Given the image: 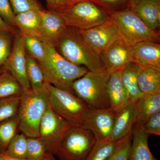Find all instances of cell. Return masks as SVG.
<instances>
[{"mask_svg": "<svg viewBox=\"0 0 160 160\" xmlns=\"http://www.w3.org/2000/svg\"><path fill=\"white\" fill-rule=\"evenodd\" d=\"M45 58L38 62L42 72L45 83L72 93V85L89 70L83 66L72 64L63 57L54 46L45 42Z\"/></svg>", "mask_w": 160, "mask_h": 160, "instance_id": "6da1fadb", "label": "cell"}, {"mask_svg": "<svg viewBox=\"0 0 160 160\" xmlns=\"http://www.w3.org/2000/svg\"><path fill=\"white\" fill-rule=\"evenodd\" d=\"M55 47L63 57L74 65L84 66L90 71L105 69L100 55L85 41L77 29L67 27Z\"/></svg>", "mask_w": 160, "mask_h": 160, "instance_id": "7a4b0ae2", "label": "cell"}, {"mask_svg": "<svg viewBox=\"0 0 160 160\" xmlns=\"http://www.w3.org/2000/svg\"><path fill=\"white\" fill-rule=\"evenodd\" d=\"M49 106V90L45 83L40 89L24 90L18 112L19 130L27 138L38 137L40 122Z\"/></svg>", "mask_w": 160, "mask_h": 160, "instance_id": "3957f363", "label": "cell"}, {"mask_svg": "<svg viewBox=\"0 0 160 160\" xmlns=\"http://www.w3.org/2000/svg\"><path fill=\"white\" fill-rule=\"evenodd\" d=\"M111 73L106 69L89 71L75 80L72 85L73 93L91 109L110 108L107 84Z\"/></svg>", "mask_w": 160, "mask_h": 160, "instance_id": "277c9868", "label": "cell"}, {"mask_svg": "<svg viewBox=\"0 0 160 160\" xmlns=\"http://www.w3.org/2000/svg\"><path fill=\"white\" fill-rule=\"evenodd\" d=\"M107 12L116 26L120 38L127 45L132 46L147 41L158 42V33L149 29L129 7Z\"/></svg>", "mask_w": 160, "mask_h": 160, "instance_id": "5b68a950", "label": "cell"}, {"mask_svg": "<svg viewBox=\"0 0 160 160\" xmlns=\"http://www.w3.org/2000/svg\"><path fill=\"white\" fill-rule=\"evenodd\" d=\"M96 142L92 132L83 125L70 126L53 155L61 160H85Z\"/></svg>", "mask_w": 160, "mask_h": 160, "instance_id": "8992f818", "label": "cell"}, {"mask_svg": "<svg viewBox=\"0 0 160 160\" xmlns=\"http://www.w3.org/2000/svg\"><path fill=\"white\" fill-rule=\"evenodd\" d=\"M58 11L67 27L78 29H90L109 20L107 11L91 1L80 2Z\"/></svg>", "mask_w": 160, "mask_h": 160, "instance_id": "52a82bcc", "label": "cell"}, {"mask_svg": "<svg viewBox=\"0 0 160 160\" xmlns=\"http://www.w3.org/2000/svg\"><path fill=\"white\" fill-rule=\"evenodd\" d=\"M49 90V105L71 126L83 125L89 107L74 94L45 83Z\"/></svg>", "mask_w": 160, "mask_h": 160, "instance_id": "ba28073f", "label": "cell"}, {"mask_svg": "<svg viewBox=\"0 0 160 160\" xmlns=\"http://www.w3.org/2000/svg\"><path fill=\"white\" fill-rule=\"evenodd\" d=\"M70 126L66 120L55 112L49 105L41 120L38 137L46 145L48 153L53 155L57 147Z\"/></svg>", "mask_w": 160, "mask_h": 160, "instance_id": "9c48e42d", "label": "cell"}, {"mask_svg": "<svg viewBox=\"0 0 160 160\" xmlns=\"http://www.w3.org/2000/svg\"><path fill=\"white\" fill-rule=\"evenodd\" d=\"M11 53L2 67L9 72L22 86L23 90L31 88L26 74V50L25 37L19 31L15 35Z\"/></svg>", "mask_w": 160, "mask_h": 160, "instance_id": "30bf717a", "label": "cell"}, {"mask_svg": "<svg viewBox=\"0 0 160 160\" xmlns=\"http://www.w3.org/2000/svg\"><path fill=\"white\" fill-rule=\"evenodd\" d=\"M116 114V112L110 107L101 109L89 108L82 125L92 132L96 141L109 139Z\"/></svg>", "mask_w": 160, "mask_h": 160, "instance_id": "8fae6325", "label": "cell"}, {"mask_svg": "<svg viewBox=\"0 0 160 160\" xmlns=\"http://www.w3.org/2000/svg\"><path fill=\"white\" fill-rule=\"evenodd\" d=\"M87 43L100 55L120 38L116 26L110 20L102 25L87 29H78Z\"/></svg>", "mask_w": 160, "mask_h": 160, "instance_id": "7c38bea8", "label": "cell"}, {"mask_svg": "<svg viewBox=\"0 0 160 160\" xmlns=\"http://www.w3.org/2000/svg\"><path fill=\"white\" fill-rule=\"evenodd\" d=\"M105 69L109 73L122 70L130 63H134L131 46L119 39L100 54Z\"/></svg>", "mask_w": 160, "mask_h": 160, "instance_id": "4fadbf2b", "label": "cell"}, {"mask_svg": "<svg viewBox=\"0 0 160 160\" xmlns=\"http://www.w3.org/2000/svg\"><path fill=\"white\" fill-rule=\"evenodd\" d=\"M41 34L43 42L55 46L64 34L67 26L58 10L43 9L41 10Z\"/></svg>", "mask_w": 160, "mask_h": 160, "instance_id": "5bb4252c", "label": "cell"}, {"mask_svg": "<svg viewBox=\"0 0 160 160\" xmlns=\"http://www.w3.org/2000/svg\"><path fill=\"white\" fill-rule=\"evenodd\" d=\"M134 63L142 67L160 69V45L143 41L131 46Z\"/></svg>", "mask_w": 160, "mask_h": 160, "instance_id": "9a60e30c", "label": "cell"}, {"mask_svg": "<svg viewBox=\"0 0 160 160\" xmlns=\"http://www.w3.org/2000/svg\"><path fill=\"white\" fill-rule=\"evenodd\" d=\"M135 123L134 106L133 103L130 102L116 112L109 140L112 142H117L126 136L132 131Z\"/></svg>", "mask_w": 160, "mask_h": 160, "instance_id": "2e32d148", "label": "cell"}, {"mask_svg": "<svg viewBox=\"0 0 160 160\" xmlns=\"http://www.w3.org/2000/svg\"><path fill=\"white\" fill-rule=\"evenodd\" d=\"M122 70L112 72L107 84L110 107L117 112L130 102L127 90L121 78Z\"/></svg>", "mask_w": 160, "mask_h": 160, "instance_id": "e0dca14e", "label": "cell"}, {"mask_svg": "<svg viewBox=\"0 0 160 160\" xmlns=\"http://www.w3.org/2000/svg\"><path fill=\"white\" fill-rule=\"evenodd\" d=\"M143 123L137 122L132 130V141L129 160H158L149 148L148 138Z\"/></svg>", "mask_w": 160, "mask_h": 160, "instance_id": "ac0fdd59", "label": "cell"}, {"mask_svg": "<svg viewBox=\"0 0 160 160\" xmlns=\"http://www.w3.org/2000/svg\"><path fill=\"white\" fill-rule=\"evenodd\" d=\"M40 11L41 10L32 9L16 14L15 25L24 36L37 38L42 41Z\"/></svg>", "mask_w": 160, "mask_h": 160, "instance_id": "d6986e66", "label": "cell"}, {"mask_svg": "<svg viewBox=\"0 0 160 160\" xmlns=\"http://www.w3.org/2000/svg\"><path fill=\"white\" fill-rule=\"evenodd\" d=\"M129 8L149 29L155 31L160 24V3L143 1Z\"/></svg>", "mask_w": 160, "mask_h": 160, "instance_id": "ffe728a7", "label": "cell"}, {"mask_svg": "<svg viewBox=\"0 0 160 160\" xmlns=\"http://www.w3.org/2000/svg\"><path fill=\"white\" fill-rule=\"evenodd\" d=\"M132 103L135 112L136 123L144 124L152 115L160 112V92L144 94Z\"/></svg>", "mask_w": 160, "mask_h": 160, "instance_id": "44dd1931", "label": "cell"}, {"mask_svg": "<svg viewBox=\"0 0 160 160\" xmlns=\"http://www.w3.org/2000/svg\"><path fill=\"white\" fill-rule=\"evenodd\" d=\"M138 81L140 90L144 94L160 92V69L138 66Z\"/></svg>", "mask_w": 160, "mask_h": 160, "instance_id": "7402d4cb", "label": "cell"}, {"mask_svg": "<svg viewBox=\"0 0 160 160\" xmlns=\"http://www.w3.org/2000/svg\"><path fill=\"white\" fill-rule=\"evenodd\" d=\"M138 65L130 63L125 66L121 72V78L128 92L130 102L133 103L144 93L140 90L138 81Z\"/></svg>", "mask_w": 160, "mask_h": 160, "instance_id": "603a6c76", "label": "cell"}, {"mask_svg": "<svg viewBox=\"0 0 160 160\" xmlns=\"http://www.w3.org/2000/svg\"><path fill=\"white\" fill-rule=\"evenodd\" d=\"M19 130L18 116L0 123V154L4 153Z\"/></svg>", "mask_w": 160, "mask_h": 160, "instance_id": "cb8c5ba5", "label": "cell"}, {"mask_svg": "<svg viewBox=\"0 0 160 160\" xmlns=\"http://www.w3.org/2000/svg\"><path fill=\"white\" fill-rule=\"evenodd\" d=\"M26 74L31 89H37L45 85L42 72L37 60L29 53L26 54Z\"/></svg>", "mask_w": 160, "mask_h": 160, "instance_id": "d4e9b609", "label": "cell"}, {"mask_svg": "<svg viewBox=\"0 0 160 160\" xmlns=\"http://www.w3.org/2000/svg\"><path fill=\"white\" fill-rule=\"evenodd\" d=\"M24 91L22 86L8 71L0 73V98L20 95Z\"/></svg>", "mask_w": 160, "mask_h": 160, "instance_id": "484cf974", "label": "cell"}, {"mask_svg": "<svg viewBox=\"0 0 160 160\" xmlns=\"http://www.w3.org/2000/svg\"><path fill=\"white\" fill-rule=\"evenodd\" d=\"M117 142L109 139L98 140L85 160H106L109 157Z\"/></svg>", "mask_w": 160, "mask_h": 160, "instance_id": "4316f807", "label": "cell"}, {"mask_svg": "<svg viewBox=\"0 0 160 160\" xmlns=\"http://www.w3.org/2000/svg\"><path fill=\"white\" fill-rule=\"evenodd\" d=\"M20 96L0 98V123L18 116Z\"/></svg>", "mask_w": 160, "mask_h": 160, "instance_id": "83f0119b", "label": "cell"}, {"mask_svg": "<svg viewBox=\"0 0 160 160\" xmlns=\"http://www.w3.org/2000/svg\"><path fill=\"white\" fill-rule=\"evenodd\" d=\"M27 137L22 133L17 134L9 143L5 153L14 158L25 159L27 156Z\"/></svg>", "mask_w": 160, "mask_h": 160, "instance_id": "f1b7e54d", "label": "cell"}, {"mask_svg": "<svg viewBox=\"0 0 160 160\" xmlns=\"http://www.w3.org/2000/svg\"><path fill=\"white\" fill-rule=\"evenodd\" d=\"M132 141V131L118 140L113 152L106 160H129Z\"/></svg>", "mask_w": 160, "mask_h": 160, "instance_id": "f546056e", "label": "cell"}, {"mask_svg": "<svg viewBox=\"0 0 160 160\" xmlns=\"http://www.w3.org/2000/svg\"><path fill=\"white\" fill-rule=\"evenodd\" d=\"M25 37L26 51L38 62L43 61L46 54L45 42L37 38L29 36Z\"/></svg>", "mask_w": 160, "mask_h": 160, "instance_id": "4dcf8cb0", "label": "cell"}, {"mask_svg": "<svg viewBox=\"0 0 160 160\" xmlns=\"http://www.w3.org/2000/svg\"><path fill=\"white\" fill-rule=\"evenodd\" d=\"M46 145L38 138H27L26 159L38 160L43 158L48 153Z\"/></svg>", "mask_w": 160, "mask_h": 160, "instance_id": "1f68e13d", "label": "cell"}, {"mask_svg": "<svg viewBox=\"0 0 160 160\" xmlns=\"http://www.w3.org/2000/svg\"><path fill=\"white\" fill-rule=\"evenodd\" d=\"M9 32H0V69L8 60L12 49V37Z\"/></svg>", "mask_w": 160, "mask_h": 160, "instance_id": "d6a6232c", "label": "cell"}, {"mask_svg": "<svg viewBox=\"0 0 160 160\" xmlns=\"http://www.w3.org/2000/svg\"><path fill=\"white\" fill-rule=\"evenodd\" d=\"M15 14L28 10L44 9L38 0H9Z\"/></svg>", "mask_w": 160, "mask_h": 160, "instance_id": "836d02e7", "label": "cell"}, {"mask_svg": "<svg viewBox=\"0 0 160 160\" xmlns=\"http://www.w3.org/2000/svg\"><path fill=\"white\" fill-rule=\"evenodd\" d=\"M0 17L9 26L15 28V14L9 0H0Z\"/></svg>", "mask_w": 160, "mask_h": 160, "instance_id": "e575fe53", "label": "cell"}, {"mask_svg": "<svg viewBox=\"0 0 160 160\" xmlns=\"http://www.w3.org/2000/svg\"><path fill=\"white\" fill-rule=\"evenodd\" d=\"M143 129L148 134L160 135V112L152 115L143 124Z\"/></svg>", "mask_w": 160, "mask_h": 160, "instance_id": "d590c367", "label": "cell"}, {"mask_svg": "<svg viewBox=\"0 0 160 160\" xmlns=\"http://www.w3.org/2000/svg\"><path fill=\"white\" fill-rule=\"evenodd\" d=\"M101 7L109 9L108 11H113L114 9L123 7L125 5L129 6V0H90Z\"/></svg>", "mask_w": 160, "mask_h": 160, "instance_id": "8d00e7d4", "label": "cell"}, {"mask_svg": "<svg viewBox=\"0 0 160 160\" xmlns=\"http://www.w3.org/2000/svg\"><path fill=\"white\" fill-rule=\"evenodd\" d=\"M48 9L61 10L65 7L64 0H45Z\"/></svg>", "mask_w": 160, "mask_h": 160, "instance_id": "74e56055", "label": "cell"}, {"mask_svg": "<svg viewBox=\"0 0 160 160\" xmlns=\"http://www.w3.org/2000/svg\"><path fill=\"white\" fill-rule=\"evenodd\" d=\"M0 32H9L12 34L15 35L18 32L15 27L9 26L0 17Z\"/></svg>", "mask_w": 160, "mask_h": 160, "instance_id": "f35d334b", "label": "cell"}, {"mask_svg": "<svg viewBox=\"0 0 160 160\" xmlns=\"http://www.w3.org/2000/svg\"><path fill=\"white\" fill-rule=\"evenodd\" d=\"M0 160H30L25 159H18L11 157L4 152V153L0 154ZM38 160H58L54 157V155L51 153H48L43 158Z\"/></svg>", "mask_w": 160, "mask_h": 160, "instance_id": "ab89813d", "label": "cell"}, {"mask_svg": "<svg viewBox=\"0 0 160 160\" xmlns=\"http://www.w3.org/2000/svg\"><path fill=\"white\" fill-rule=\"evenodd\" d=\"M64 1H65V7H66L72 6V5H74L76 3L80 2L86 1H90V0H64Z\"/></svg>", "mask_w": 160, "mask_h": 160, "instance_id": "60d3db41", "label": "cell"}, {"mask_svg": "<svg viewBox=\"0 0 160 160\" xmlns=\"http://www.w3.org/2000/svg\"><path fill=\"white\" fill-rule=\"evenodd\" d=\"M152 1V2H156L160 3V0H129V6H133L137 4L140 2L143 1Z\"/></svg>", "mask_w": 160, "mask_h": 160, "instance_id": "b9f144b4", "label": "cell"}, {"mask_svg": "<svg viewBox=\"0 0 160 160\" xmlns=\"http://www.w3.org/2000/svg\"><path fill=\"white\" fill-rule=\"evenodd\" d=\"M2 69H0V73H1V72H2Z\"/></svg>", "mask_w": 160, "mask_h": 160, "instance_id": "7bdbcfd3", "label": "cell"}]
</instances>
